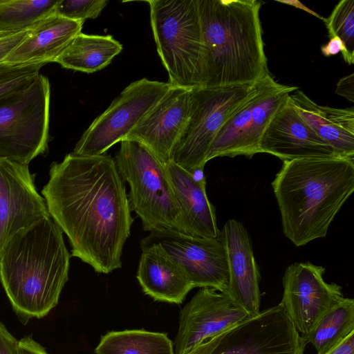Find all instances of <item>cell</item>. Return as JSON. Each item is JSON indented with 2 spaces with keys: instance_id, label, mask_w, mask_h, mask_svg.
Listing matches in <instances>:
<instances>
[{
  "instance_id": "6da1fadb",
  "label": "cell",
  "mask_w": 354,
  "mask_h": 354,
  "mask_svg": "<svg viewBox=\"0 0 354 354\" xmlns=\"http://www.w3.org/2000/svg\"><path fill=\"white\" fill-rule=\"evenodd\" d=\"M41 194L50 217L67 236L73 257L98 273L122 267L133 219L115 158L68 153L51 164Z\"/></svg>"
},
{
  "instance_id": "7a4b0ae2",
  "label": "cell",
  "mask_w": 354,
  "mask_h": 354,
  "mask_svg": "<svg viewBox=\"0 0 354 354\" xmlns=\"http://www.w3.org/2000/svg\"><path fill=\"white\" fill-rule=\"evenodd\" d=\"M284 235L295 245L326 236L330 225L354 191V158H306L283 161L271 183Z\"/></svg>"
},
{
  "instance_id": "3957f363",
  "label": "cell",
  "mask_w": 354,
  "mask_h": 354,
  "mask_svg": "<svg viewBox=\"0 0 354 354\" xmlns=\"http://www.w3.org/2000/svg\"><path fill=\"white\" fill-rule=\"evenodd\" d=\"M71 255L50 216L15 234L0 255V281L24 324L46 316L68 280Z\"/></svg>"
},
{
  "instance_id": "277c9868",
  "label": "cell",
  "mask_w": 354,
  "mask_h": 354,
  "mask_svg": "<svg viewBox=\"0 0 354 354\" xmlns=\"http://www.w3.org/2000/svg\"><path fill=\"white\" fill-rule=\"evenodd\" d=\"M204 54L201 87L254 84L269 75L258 0H197Z\"/></svg>"
},
{
  "instance_id": "5b68a950",
  "label": "cell",
  "mask_w": 354,
  "mask_h": 354,
  "mask_svg": "<svg viewBox=\"0 0 354 354\" xmlns=\"http://www.w3.org/2000/svg\"><path fill=\"white\" fill-rule=\"evenodd\" d=\"M157 52L172 86L201 87L204 45L197 0H151Z\"/></svg>"
},
{
  "instance_id": "8992f818",
  "label": "cell",
  "mask_w": 354,
  "mask_h": 354,
  "mask_svg": "<svg viewBox=\"0 0 354 354\" xmlns=\"http://www.w3.org/2000/svg\"><path fill=\"white\" fill-rule=\"evenodd\" d=\"M115 160L122 180L129 185L128 198L145 231L180 232V212L169 182L165 163L141 142H120Z\"/></svg>"
},
{
  "instance_id": "52a82bcc",
  "label": "cell",
  "mask_w": 354,
  "mask_h": 354,
  "mask_svg": "<svg viewBox=\"0 0 354 354\" xmlns=\"http://www.w3.org/2000/svg\"><path fill=\"white\" fill-rule=\"evenodd\" d=\"M50 85L39 74L27 87L0 97V157L28 165L49 141Z\"/></svg>"
},
{
  "instance_id": "ba28073f",
  "label": "cell",
  "mask_w": 354,
  "mask_h": 354,
  "mask_svg": "<svg viewBox=\"0 0 354 354\" xmlns=\"http://www.w3.org/2000/svg\"><path fill=\"white\" fill-rule=\"evenodd\" d=\"M258 82L192 88L187 122L171 160L193 175L203 171L208 150L218 131L254 93Z\"/></svg>"
},
{
  "instance_id": "9c48e42d",
  "label": "cell",
  "mask_w": 354,
  "mask_h": 354,
  "mask_svg": "<svg viewBox=\"0 0 354 354\" xmlns=\"http://www.w3.org/2000/svg\"><path fill=\"white\" fill-rule=\"evenodd\" d=\"M297 86L278 83L270 75L258 82L254 93L224 123L208 150L206 161L216 157L260 153L261 138L274 115Z\"/></svg>"
},
{
  "instance_id": "30bf717a",
  "label": "cell",
  "mask_w": 354,
  "mask_h": 354,
  "mask_svg": "<svg viewBox=\"0 0 354 354\" xmlns=\"http://www.w3.org/2000/svg\"><path fill=\"white\" fill-rule=\"evenodd\" d=\"M172 85L142 78L131 82L90 124L76 143L73 153L99 156L124 140L142 118Z\"/></svg>"
},
{
  "instance_id": "8fae6325",
  "label": "cell",
  "mask_w": 354,
  "mask_h": 354,
  "mask_svg": "<svg viewBox=\"0 0 354 354\" xmlns=\"http://www.w3.org/2000/svg\"><path fill=\"white\" fill-rule=\"evenodd\" d=\"M140 244L155 245L176 261L194 288H211L227 294L228 261L221 231L216 238H202L174 230H155Z\"/></svg>"
},
{
  "instance_id": "7c38bea8",
  "label": "cell",
  "mask_w": 354,
  "mask_h": 354,
  "mask_svg": "<svg viewBox=\"0 0 354 354\" xmlns=\"http://www.w3.org/2000/svg\"><path fill=\"white\" fill-rule=\"evenodd\" d=\"M306 344L279 304L226 330L209 354H304Z\"/></svg>"
},
{
  "instance_id": "4fadbf2b",
  "label": "cell",
  "mask_w": 354,
  "mask_h": 354,
  "mask_svg": "<svg viewBox=\"0 0 354 354\" xmlns=\"http://www.w3.org/2000/svg\"><path fill=\"white\" fill-rule=\"evenodd\" d=\"M325 268L310 262L295 263L284 273L279 303L304 339L321 317L344 297L342 287L324 279Z\"/></svg>"
},
{
  "instance_id": "5bb4252c",
  "label": "cell",
  "mask_w": 354,
  "mask_h": 354,
  "mask_svg": "<svg viewBox=\"0 0 354 354\" xmlns=\"http://www.w3.org/2000/svg\"><path fill=\"white\" fill-rule=\"evenodd\" d=\"M248 317L246 311L227 294L201 288L180 313L174 354H184Z\"/></svg>"
},
{
  "instance_id": "9a60e30c",
  "label": "cell",
  "mask_w": 354,
  "mask_h": 354,
  "mask_svg": "<svg viewBox=\"0 0 354 354\" xmlns=\"http://www.w3.org/2000/svg\"><path fill=\"white\" fill-rule=\"evenodd\" d=\"M48 216L28 165L0 157V255L15 234Z\"/></svg>"
},
{
  "instance_id": "2e32d148",
  "label": "cell",
  "mask_w": 354,
  "mask_h": 354,
  "mask_svg": "<svg viewBox=\"0 0 354 354\" xmlns=\"http://www.w3.org/2000/svg\"><path fill=\"white\" fill-rule=\"evenodd\" d=\"M191 90L171 86L125 139L141 142L164 163L171 160L187 122Z\"/></svg>"
},
{
  "instance_id": "e0dca14e",
  "label": "cell",
  "mask_w": 354,
  "mask_h": 354,
  "mask_svg": "<svg viewBox=\"0 0 354 354\" xmlns=\"http://www.w3.org/2000/svg\"><path fill=\"white\" fill-rule=\"evenodd\" d=\"M259 151L283 161L339 156L302 120L288 100L263 132Z\"/></svg>"
},
{
  "instance_id": "ac0fdd59",
  "label": "cell",
  "mask_w": 354,
  "mask_h": 354,
  "mask_svg": "<svg viewBox=\"0 0 354 354\" xmlns=\"http://www.w3.org/2000/svg\"><path fill=\"white\" fill-rule=\"evenodd\" d=\"M221 234L228 261L227 295L250 317L255 316L261 312V276L250 236L245 226L235 219H230L225 223Z\"/></svg>"
},
{
  "instance_id": "d6986e66",
  "label": "cell",
  "mask_w": 354,
  "mask_h": 354,
  "mask_svg": "<svg viewBox=\"0 0 354 354\" xmlns=\"http://www.w3.org/2000/svg\"><path fill=\"white\" fill-rule=\"evenodd\" d=\"M167 176L180 212V232L202 238L221 234L216 209L206 194L205 177L196 178L172 160L165 163Z\"/></svg>"
},
{
  "instance_id": "ffe728a7",
  "label": "cell",
  "mask_w": 354,
  "mask_h": 354,
  "mask_svg": "<svg viewBox=\"0 0 354 354\" xmlns=\"http://www.w3.org/2000/svg\"><path fill=\"white\" fill-rule=\"evenodd\" d=\"M83 22L55 12L27 30L22 41L6 57L13 64L55 62L71 41L82 32Z\"/></svg>"
},
{
  "instance_id": "44dd1931",
  "label": "cell",
  "mask_w": 354,
  "mask_h": 354,
  "mask_svg": "<svg viewBox=\"0 0 354 354\" xmlns=\"http://www.w3.org/2000/svg\"><path fill=\"white\" fill-rule=\"evenodd\" d=\"M288 101L302 120L342 157L354 158V109L319 105L301 91Z\"/></svg>"
},
{
  "instance_id": "7402d4cb",
  "label": "cell",
  "mask_w": 354,
  "mask_h": 354,
  "mask_svg": "<svg viewBox=\"0 0 354 354\" xmlns=\"http://www.w3.org/2000/svg\"><path fill=\"white\" fill-rule=\"evenodd\" d=\"M140 248L136 277L142 291L155 301L181 304L194 288L183 270L156 246Z\"/></svg>"
},
{
  "instance_id": "603a6c76",
  "label": "cell",
  "mask_w": 354,
  "mask_h": 354,
  "mask_svg": "<svg viewBox=\"0 0 354 354\" xmlns=\"http://www.w3.org/2000/svg\"><path fill=\"white\" fill-rule=\"evenodd\" d=\"M111 35L79 33L55 62L63 68L92 73L107 66L122 50Z\"/></svg>"
},
{
  "instance_id": "cb8c5ba5",
  "label": "cell",
  "mask_w": 354,
  "mask_h": 354,
  "mask_svg": "<svg viewBox=\"0 0 354 354\" xmlns=\"http://www.w3.org/2000/svg\"><path fill=\"white\" fill-rule=\"evenodd\" d=\"M95 354H174L165 333L143 329L109 331L100 338Z\"/></svg>"
},
{
  "instance_id": "d4e9b609",
  "label": "cell",
  "mask_w": 354,
  "mask_h": 354,
  "mask_svg": "<svg viewBox=\"0 0 354 354\" xmlns=\"http://www.w3.org/2000/svg\"><path fill=\"white\" fill-rule=\"evenodd\" d=\"M354 332V300L344 297L324 314L304 338L317 354H326Z\"/></svg>"
},
{
  "instance_id": "484cf974",
  "label": "cell",
  "mask_w": 354,
  "mask_h": 354,
  "mask_svg": "<svg viewBox=\"0 0 354 354\" xmlns=\"http://www.w3.org/2000/svg\"><path fill=\"white\" fill-rule=\"evenodd\" d=\"M59 0H0V31H27L55 12Z\"/></svg>"
},
{
  "instance_id": "4316f807",
  "label": "cell",
  "mask_w": 354,
  "mask_h": 354,
  "mask_svg": "<svg viewBox=\"0 0 354 354\" xmlns=\"http://www.w3.org/2000/svg\"><path fill=\"white\" fill-rule=\"evenodd\" d=\"M329 37H337L344 44L346 55L344 60L349 65L354 63V0H342L324 21Z\"/></svg>"
},
{
  "instance_id": "83f0119b",
  "label": "cell",
  "mask_w": 354,
  "mask_h": 354,
  "mask_svg": "<svg viewBox=\"0 0 354 354\" xmlns=\"http://www.w3.org/2000/svg\"><path fill=\"white\" fill-rule=\"evenodd\" d=\"M45 63L13 64L0 62V97L30 84Z\"/></svg>"
},
{
  "instance_id": "f1b7e54d",
  "label": "cell",
  "mask_w": 354,
  "mask_h": 354,
  "mask_svg": "<svg viewBox=\"0 0 354 354\" xmlns=\"http://www.w3.org/2000/svg\"><path fill=\"white\" fill-rule=\"evenodd\" d=\"M108 3L107 0H59L55 13L84 23L87 19L99 17Z\"/></svg>"
},
{
  "instance_id": "f546056e",
  "label": "cell",
  "mask_w": 354,
  "mask_h": 354,
  "mask_svg": "<svg viewBox=\"0 0 354 354\" xmlns=\"http://www.w3.org/2000/svg\"><path fill=\"white\" fill-rule=\"evenodd\" d=\"M0 354H19L17 340L0 322Z\"/></svg>"
},
{
  "instance_id": "4dcf8cb0",
  "label": "cell",
  "mask_w": 354,
  "mask_h": 354,
  "mask_svg": "<svg viewBox=\"0 0 354 354\" xmlns=\"http://www.w3.org/2000/svg\"><path fill=\"white\" fill-rule=\"evenodd\" d=\"M27 31H21L0 38V62L6 57L22 41Z\"/></svg>"
},
{
  "instance_id": "1f68e13d",
  "label": "cell",
  "mask_w": 354,
  "mask_h": 354,
  "mask_svg": "<svg viewBox=\"0 0 354 354\" xmlns=\"http://www.w3.org/2000/svg\"><path fill=\"white\" fill-rule=\"evenodd\" d=\"M335 93L354 102V73L342 77L337 84Z\"/></svg>"
},
{
  "instance_id": "d6a6232c",
  "label": "cell",
  "mask_w": 354,
  "mask_h": 354,
  "mask_svg": "<svg viewBox=\"0 0 354 354\" xmlns=\"http://www.w3.org/2000/svg\"><path fill=\"white\" fill-rule=\"evenodd\" d=\"M19 354H48L31 336H25L19 340Z\"/></svg>"
},
{
  "instance_id": "836d02e7",
  "label": "cell",
  "mask_w": 354,
  "mask_h": 354,
  "mask_svg": "<svg viewBox=\"0 0 354 354\" xmlns=\"http://www.w3.org/2000/svg\"><path fill=\"white\" fill-rule=\"evenodd\" d=\"M325 57H330L341 53L343 58L346 55V48L343 42L337 37L330 38L329 41L321 47Z\"/></svg>"
},
{
  "instance_id": "e575fe53",
  "label": "cell",
  "mask_w": 354,
  "mask_h": 354,
  "mask_svg": "<svg viewBox=\"0 0 354 354\" xmlns=\"http://www.w3.org/2000/svg\"><path fill=\"white\" fill-rule=\"evenodd\" d=\"M225 332L204 340L184 354H209L217 345Z\"/></svg>"
},
{
  "instance_id": "d590c367",
  "label": "cell",
  "mask_w": 354,
  "mask_h": 354,
  "mask_svg": "<svg viewBox=\"0 0 354 354\" xmlns=\"http://www.w3.org/2000/svg\"><path fill=\"white\" fill-rule=\"evenodd\" d=\"M326 354H354V332L351 333Z\"/></svg>"
},
{
  "instance_id": "8d00e7d4",
  "label": "cell",
  "mask_w": 354,
  "mask_h": 354,
  "mask_svg": "<svg viewBox=\"0 0 354 354\" xmlns=\"http://www.w3.org/2000/svg\"><path fill=\"white\" fill-rule=\"evenodd\" d=\"M277 2H279V3H285V4H288V5H290V6H295L299 9H301L314 16H315L316 17L320 19H322L323 21H324L325 18L324 17H322L321 16H319L318 14H317L316 12H313V10H310L309 8H308L306 6H305L304 4H302L300 1H295V0H291V1H279L277 0Z\"/></svg>"
},
{
  "instance_id": "74e56055",
  "label": "cell",
  "mask_w": 354,
  "mask_h": 354,
  "mask_svg": "<svg viewBox=\"0 0 354 354\" xmlns=\"http://www.w3.org/2000/svg\"><path fill=\"white\" fill-rule=\"evenodd\" d=\"M14 33H16V32H2V31H0V38L4 37L6 36H8V35H10L14 34Z\"/></svg>"
}]
</instances>
